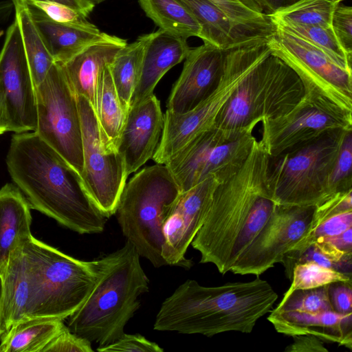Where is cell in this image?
I'll use <instances>...</instances> for the list:
<instances>
[{
    "mask_svg": "<svg viewBox=\"0 0 352 352\" xmlns=\"http://www.w3.org/2000/svg\"><path fill=\"white\" fill-rule=\"evenodd\" d=\"M94 111L107 144L117 149L128 111L118 97L109 64L98 78Z\"/></svg>",
    "mask_w": 352,
    "mask_h": 352,
    "instance_id": "obj_27",
    "label": "cell"
},
{
    "mask_svg": "<svg viewBox=\"0 0 352 352\" xmlns=\"http://www.w3.org/2000/svg\"><path fill=\"white\" fill-rule=\"evenodd\" d=\"M261 123L259 141L269 157L298 150L336 132L352 131V120L301 100L287 114Z\"/></svg>",
    "mask_w": 352,
    "mask_h": 352,
    "instance_id": "obj_16",
    "label": "cell"
},
{
    "mask_svg": "<svg viewBox=\"0 0 352 352\" xmlns=\"http://www.w3.org/2000/svg\"><path fill=\"white\" fill-rule=\"evenodd\" d=\"M4 34V32L3 30H0V37H1L3 36V34Z\"/></svg>",
    "mask_w": 352,
    "mask_h": 352,
    "instance_id": "obj_52",
    "label": "cell"
},
{
    "mask_svg": "<svg viewBox=\"0 0 352 352\" xmlns=\"http://www.w3.org/2000/svg\"><path fill=\"white\" fill-rule=\"evenodd\" d=\"M346 132H336L298 150L270 157L266 188L275 204L317 206L328 199V179Z\"/></svg>",
    "mask_w": 352,
    "mask_h": 352,
    "instance_id": "obj_9",
    "label": "cell"
},
{
    "mask_svg": "<svg viewBox=\"0 0 352 352\" xmlns=\"http://www.w3.org/2000/svg\"><path fill=\"white\" fill-rule=\"evenodd\" d=\"M65 326L63 320L53 318L20 321L1 336L0 352H43Z\"/></svg>",
    "mask_w": 352,
    "mask_h": 352,
    "instance_id": "obj_26",
    "label": "cell"
},
{
    "mask_svg": "<svg viewBox=\"0 0 352 352\" xmlns=\"http://www.w3.org/2000/svg\"><path fill=\"white\" fill-rule=\"evenodd\" d=\"M1 275L6 331L30 318L64 320L83 304L97 279L94 261L75 258L32 235L13 252Z\"/></svg>",
    "mask_w": 352,
    "mask_h": 352,
    "instance_id": "obj_1",
    "label": "cell"
},
{
    "mask_svg": "<svg viewBox=\"0 0 352 352\" xmlns=\"http://www.w3.org/2000/svg\"><path fill=\"white\" fill-rule=\"evenodd\" d=\"M77 99L82 140L80 176L91 200L108 219L116 213L129 175L118 151L105 142L90 102L81 96H77Z\"/></svg>",
    "mask_w": 352,
    "mask_h": 352,
    "instance_id": "obj_13",
    "label": "cell"
},
{
    "mask_svg": "<svg viewBox=\"0 0 352 352\" xmlns=\"http://www.w3.org/2000/svg\"><path fill=\"white\" fill-rule=\"evenodd\" d=\"M276 331L288 336L311 334L324 342L352 349V313L333 310L317 311H271L267 318Z\"/></svg>",
    "mask_w": 352,
    "mask_h": 352,
    "instance_id": "obj_20",
    "label": "cell"
},
{
    "mask_svg": "<svg viewBox=\"0 0 352 352\" xmlns=\"http://www.w3.org/2000/svg\"><path fill=\"white\" fill-rule=\"evenodd\" d=\"M309 261L334 269L351 277L352 254H344L323 243L315 242L300 252H287L281 263L285 267L286 276L292 280L294 267Z\"/></svg>",
    "mask_w": 352,
    "mask_h": 352,
    "instance_id": "obj_33",
    "label": "cell"
},
{
    "mask_svg": "<svg viewBox=\"0 0 352 352\" xmlns=\"http://www.w3.org/2000/svg\"><path fill=\"white\" fill-rule=\"evenodd\" d=\"M16 19L23 43L30 75L36 89L55 63L47 44L25 3H13Z\"/></svg>",
    "mask_w": 352,
    "mask_h": 352,
    "instance_id": "obj_28",
    "label": "cell"
},
{
    "mask_svg": "<svg viewBox=\"0 0 352 352\" xmlns=\"http://www.w3.org/2000/svg\"><path fill=\"white\" fill-rule=\"evenodd\" d=\"M262 12L270 16L276 12L284 9L299 0H254Z\"/></svg>",
    "mask_w": 352,
    "mask_h": 352,
    "instance_id": "obj_47",
    "label": "cell"
},
{
    "mask_svg": "<svg viewBox=\"0 0 352 352\" xmlns=\"http://www.w3.org/2000/svg\"><path fill=\"white\" fill-rule=\"evenodd\" d=\"M142 9L160 30L186 39L200 38L198 21L180 0H138Z\"/></svg>",
    "mask_w": 352,
    "mask_h": 352,
    "instance_id": "obj_30",
    "label": "cell"
},
{
    "mask_svg": "<svg viewBox=\"0 0 352 352\" xmlns=\"http://www.w3.org/2000/svg\"><path fill=\"white\" fill-rule=\"evenodd\" d=\"M34 132L80 175L83 171L82 129L77 95L58 63L35 89Z\"/></svg>",
    "mask_w": 352,
    "mask_h": 352,
    "instance_id": "obj_11",
    "label": "cell"
},
{
    "mask_svg": "<svg viewBox=\"0 0 352 352\" xmlns=\"http://www.w3.org/2000/svg\"><path fill=\"white\" fill-rule=\"evenodd\" d=\"M277 298L270 283L259 276L214 287L188 279L163 301L153 329L208 337L227 331L249 333Z\"/></svg>",
    "mask_w": 352,
    "mask_h": 352,
    "instance_id": "obj_4",
    "label": "cell"
},
{
    "mask_svg": "<svg viewBox=\"0 0 352 352\" xmlns=\"http://www.w3.org/2000/svg\"><path fill=\"white\" fill-rule=\"evenodd\" d=\"M153 36V32L143 34L126 44L109 64L118 97L127 111L139 80L146 48Z\"/></svg>",
    "mask_w": 352,
    "mask_h": 352,
    "instance_id": "obj_29",
    "label": "cell"
},
{
    "mask_svg": "<svg viewBox=\"0 0 352 352\" xmlns=\"http://www.w3.org/2000/svg\"><path fill=\"white\" fill-rule=\"evenodd\" d=\"M190 49L186 39L160 29L153 32L144 52L140 75L130 107L153 95L161 78L173 67L185 59Z\"/></svg>",
    "mask_w": 352,
    "mask_h": 352,
    "instance_id": "obj_21",
    "label": "cell"
},
{
    "mask_svg": "<svg viewBox=\"0 0 352 352\" xmlns=\"http://www.w3.org/2000/svg\"><path fill=\"white\" fill-rule=\"evenodd\" d=\"M8 123L6 116L5 113L4 107L3 100L0 94V135H2L5 132H8Z\"/></svg>",
    "mask_w": 352,
    "mask_h": 352,
    "instance_id": "obj_48",
    "label": "cell"
},
{
    "mask_svg": "<svg viewBox=\"0 0 352 352\" xmlns=\"http://www.w3.org/2000/svg\"><path fill=\"white\" fill-rule=\"evenodd\" d=\"M335 3H340L341 1H342L343 0H333Z\"/></svg>",
    "mask_w": 352,
    "mask_h": 352,
    "instance_id": "obj_51",
    "label": "cell"
},
{
    "mask_svg": "<svg viewBox=\"0 0 352 352\" xmlns=\"http://www.w3.org/2000/svg\"><path fill=\"white\" fill-rule=\"evenodd\" d=\"M99 352H163L157 343L147 340L140 334L124 333L118 340L107 345L98 346Z\"/></svg>",
    "mask_w": 352,
    "mask_h": 352,
    "instance_id": "obj_41",
    "label": "cell"
},
{
    "mask_svg": "<svg viewBox=\"0 0 352 352\" xmlns=\"http://www.w3.org/2000/svg\"><path fill=\"white\" fill-rule=\"evenodd\" d=\"M6 162L31 208L78 234L104 230L107 218L91 200L80 175L34 131L12 136Z\"/></svg>",
    "mask_w": 352,
    "mask_h": 352,
    "instance_id": "obj_3",
    "label": "cell"
},
{
    "mask_svg": "<svg viewBox=\"0 0 352 352\" xmlns=\"http://www.w3.org/2000/svg\"><path fill=\"white\" fill-rule=\"evenodd\" d=\"M163 126L164 114L154 94L129 108L117 146L128 175L153 158Z\"/></svg>",
    "mask_w": 352,
    "mask_h": 352,
    "instance_id": "obj_19",
    "label": "cell"
},
{
    "mask_svg": "<svg viewBox=\"0 0 352 352\" xmlns=\"http://www.w3.org/2000/svg\"><path fill=\"white\" fill-rule=\"evenodd\" d=\"M126 44L125 39L117 36L111 41L94 44L68 61L60 63L76 94L85 97L94 109L100 71Z\"/></svg>",
    "mask_w": 352,
    "mask_h": 352,
    "instance_id": "obj_23",
    "label": "cell"
},
{
    "mask_svg": "<svg viewBox=\"0 0 352 352\" xmlns=\"http://www.w3.org/2000/svg\"><path fill=\"white\" fill-rule=\"evenodd\" d=\"M274 25L291 32L321 50L338 65L352 72V58H350L340 47L331 28L298 24L271 19Z\"/></svg>",
    "mask_w": 352,
    "mask_h": 352,
    "instance_id": "obj_32",
    "label": "cell"
},
{
    "mask_svg": "<svg viewBox=\"0 0 352 352\" xmlns=\"http://www.w3.org/2000/svg\"><path fill=\"white\" fill-rule=\"evenodd\" d=\"M293 342L285 349L286 352H328L324 342L311 334H299L292 336Z\"/></svg>",
    "mask_w": 352,
    "mask_h": 352,
    "instance_id": "obj_45",
    "label": "cell"
},
{
    "mask_svg": "<svg viewBox=\"0 0 352 352\" xmlns=\"http://www.w3.org/2000/svg\"><path fill=\"white\" fill-rule=\"evenodd\" d=\"M210 176L182 192L163 226L162 256L168 265L189 269L185 254L206 217L212 192L219 183Z\"/></svg>",
    "mask_w": 352,
    "mask_h": 352,
    "instance_id": "obj_17",
    "label": "cell"
},
{
    "mask_svg": "<svg viewBox=\"0 0 352 352\" xmlns=\"http://www.w3.org/2000/svg\"><path fill=\"white\" fill-rule=\"evenodd\" d=\"M25 3L40 10L51 20L60 24L83 26L91 23L80 12L61 3L43 1H30Z\"/></svg>",
    "mask_w": 352,
    "mask_h": 352,
    "instance_id": "obj_39",
    "label": "cell"
},
{
    "mask_svg": "<svg viewBox=\"0 0 352 352\" xmlns=\"http://www.w3.org/2000/svg\"><path fill=\"white\" fill-rule=\"evenodd\" d=\"M182 191L164 164L146 166L125 184L116 211L122 234L155 267L162 256L163 226Z\"/></svg>",
    "mask_w": 352,
    "mask_h": 352,
    "instance_id": "obj_7",
    "label": "cell"
},
{
    "mask_svg": "<svg viewBox=\"0 0 352 352\" xmlns=\"http://www.w3.org/2000/svg\"><path fill=\"white\" fill-rule=\"evenodd\" d=\"M256 140L252 132L227 140L214 128L192 140L164 165L182 192L210 176L221 182L241 168Z\"/></svg>",
    "mask_w": 352,
    "mask_h": 352,
    "instance_id": "obj_12",
    "label": "cell"
},
{
    "mask_svg": "<svg viewBox=\"0 0 352 352\" xmlns=\"http://www.w3.org/2000/svg\"><path fill=\"white\" fill-rule=\"evenodd\" d=\"M140 255L126 241L124 246L94 261L97 279L83 304L68 317L67 327L103 346L113 342L140 307L138 297L148 292L149 279Z\"/></svg>",
    "mask_w": 352,
    "mask_h": 352,
    "instance_id": "obj_5",
    "label": "cell"
},
{
    "mask_svg": "<svg viewBox=\"0 0 352 352\" xmlns=\"http://www.w3.org/2000/svg\"><path fill=\"white\" fill-rule=\"evenodd\" d=\"M274 25L267 45L301 80L304 89L301 101L352 120V72L340 67L309 42Z\"/></svg>",
    "mask_w": 352,
    "mask_h": 352,
    "instance_id": "obj_8",
    "label": "cell"
},
{
    "mask_svg": "<svg viewBox=\"0 0 352 352\" xmlns=\"http://www.w3.org/2000/svg\"><path fill=\"white\" fill-rule=\"evenodd\" d=\"M350 228H352V210L330 216L311 229L289 252H300L319 239L338 235Z\"/></svg>",
    "mask_w": 352,
    "mask_h": 352,
    "instance_id": "obj_38",
    "label": "cell"
},
{
    "mask_svg": "<svg viewBox=\"0 0 352 352\" xmlns=\"http://www.w3.org/2000/svg\"><path fill=\"white\" fill-rule=\"evenodd\" d=\"M348 210H352V188L337 192L316 206L311 229L327 217Z\"/></svg>",
    "mask_w": 352,
    "mask_h": 352,
    "instance_id": "obj_42",
    "label": "cell"
},
{
    "mask_svg": "<svg viewBox=\"0 0 352 352\" xmlns=\"http://www.w3.org/2000/svg\"><path fill=\"white\" fill-rule=\"evenodd\" d=\"M93 352L91 342L72 332L67 326L47 344L43 352Z\"/></svg>",
    "mask_w": 352,
    "mask_h": 352,
    "instance_id": "obj_43",
    "label": "cell"
},
{
    "mask_svg": "<svg viewBox=\"0 0 352 352\" xmlns=\"http://www.w3.org/2000/svg\"><path fill=\"white\" fill-rule=\"evenodd\" d=\"M291 280V290L316 288L337 281L352 283L351 276L311 261L296 265Z\"/></svg>",
    "mask_w": 352,
    "mask_h": 352,
    "instance_id": "obj_35",
    "label": "cell"
},
{
    "mask_svg": "<svg viewBox=\"0 0 352 352\" xmlns=\"http://www.w3.org/2000/svg\"><path fill=\"white\" fill-rule=\"evenodd\" d=\"M269 155L257 139L241 168L217 184L204 222L191 245L200 263L230 271L275 207L266 188Z\"/></svg>",
    "mask_w": 352,
    "mask_h": 352,
    "instance_id": "obj_2",
    "label": "cell"
},
{
    "mask_svg": "<svg viewBox=\"0 0 352 352\" xmlns=\"http://www.w3.org/2000/svg\"><path fill=\"white\" fill-rule=\"evenodd\" d=\"M12 3L22 2L26 3L30 1H52L67 6L74 10L78 11L85 16H87L93 10L95 5L87 0H11Z\"/></svg>",
    "mask_w": 352,
    "mask_h": 352,
    "instance_id": "obj_46",
    "label": "cell"
},
{
    "mask_svg": "<svg viewBox=\"0 0 352 352\" xmlns=\"http://www.w3.org/2000/svg\"><path fill=\"white\" fill-rule=\"evenodd\" d=\"M327 292L333 311L342 314L352 313V283L333 282L328 285Z\"/></svg>",
    "mask_w": 352,
    "mask_h": 352,
    "instance_id": "obj_44",
    "label": "cell"
},
{
    "mask_svg": "<svg viewBox=\"0 0 352 352\" xmlns=\"http://www.w3.org/2000/svg\"><path fill=\"white\" fill-rule=\"evenodd\" d=\"M193 14L201 28L204 43L223 51L259 39L237 28L229 18L208 0H180Z\"/></svg>",
    "mask_w": 352,
    "mask_h": 352,
    "instance_id": "obj_25",
    "label": "cell"
},
{
    "mask_svg": "<svg viewBox=\"0 0 352 352\" xmlns=\"http://www.w3.org/2000/svg\"><path fill=\"white\" fill-rule=\"evenodd\" d=\"M327 289L328 285L311 289H288L274 309L280 311L333 310Z\"/></svg>",
    "mask_w": 352,
    "mask_h": 352,
    "instance_id": "obj_36",
    "label": "cell"
},
{
    "mask_svg": "<svg viewBox=\"0 0 352 352\" xmlns=\"http://www.w3.org/2000/svg\"><path fill=\"white\" fill-rule=\"evenodd\" d=\"M31 206L19 188L6 184L0 188V273L13 252L31 236Z\"/></svg>",
    "mask_w": 352,
    "mask_h": 352,
    "instance_id": "obj_24",
    "label": "cell"
},
{
    "mask_svg": "<svg viewBox=\"0 0 352 352\" xmlns=\"http://www.w3.org/2000/svg\"><path fill=\"white\" fill-rule=\"evenodd\" d=\"M0 94L8 131H34L37 124L35 89L15 19L6 30L0 51Z\"/></svg>",
    "mask_w": 352,
    "mask_h": 352,
    "instance_id": "obj_15",
    "label": "cell"
},
{
    "mask_svg": "<svg viewBox=\"0 0 352 352\" xmlns=\"http://www.w3.org/2000/svg\"><path fill=\"white\" fill-rule=\"evenodd\" d=\"M315 207L276 204L267 221L230 272L259 276L281 263L285 255L311 230Z\"/></svg>",
    "mask_w": 352,
    "mask_h": 352,
    "instance_id": "obj_14",
    "label": "cell"
},
{
    "mask_svg": "<svg viewBox=\"0 0 352 352\" xmlns=\"http://www.w3.org/2000/svg\"><path fill=\"white\" fill-rule=\"evenodd\" d=\"M331 28L342 49L352 58V8L338 4L332 14Z\"/></svg>",
    "mask_w": 352,
    "mask_h": 352,
    "instance_id": "obj_40",
    "label": "cell"
},
{
    "mask_svg": "<svg viewBox=\"0 0 352 352\" xmlns=\"http://www.w3.org/2000/svg\"><path fill=\"white\" fill-rule=\"evenodd\" d=\"M337 5L333 0H299L276 12L270 18L298 24L330 28L332 14Z\"/></svg>",
    "mask_w": 352,
    "mask_h": 352,
    "instance_id": "obj_34",
    "label": "cell"
},
{
    "mask_svg": "<svg viewBox=\"0 0 352 352\" xmlns=\"http://www.w3.org/2000/svg\"><path fill=\"white\" fill-rule=\"evenodd\" d=\"M352 188V131L345 133L334 166L330 173L328 198Z\"/></svg>",
    "mask_w": 352,
    "mask_h": 352,
    "instance_id": "obj_37",
    "label": "cell"
},
{
    "mask_svg": "<svg viewBox=\"0 0 352 352\" xmlns=\"http://www.w3.org/2000/svg\"><path fill=\"white\" fill-rule=\"evenodd\" d=\"M89 2L91 3L92 4L96 6L103 1H104L105 0H87Z\"/></svg>",
    "mask_w": 352,
    "mask_h": 352,
    "instance_id": "obj_50",
    "label": "cell"
},
{
    "mask_svg": "<svg viewBox=\"0 0 352 352\" xmlns=\"http://www.w3.org/2000/svg\"><path fill=\"white\" fill-rule=\"evenodd\" d=\"M175 82L166 110L184 113L206 99L217 88L223 73L224 51L208 44L190 48Z\"/></svg>",
    "mask_w": 352,
    "mask_h": 352,
    "instance_id": "obj_18",
    "label": "cell"
},
{
    "mask_svg": "<svg viewBox=\"0 0 352 352\" xmlns=\"http://www.w3.org/2000/svg\"><path fill=\"white\" fill-rule=\"evenodd\" d=\"M220 9L239 30L260 38H267L275 26L254 0H208Z\"/></svg>",
    "mask_w": 352,
    "mask_h": 352,
    "instance_id": "obj_31",
    "label": "cell"
},
{
    "mask_svg": "<svg viewBox=\"0 0 352 352\" xmlns=\"http://www.w3.org/2000/svg\"><path fill=\"white\" fill-rule=\"evenodd\" d=\"M262 56L261 50L251 44L224 51L222 76L214 91L188 112L166 111L162 136L153 157L156 164H164L192 140L216 128L221 110Z\"/></svg>",
    "mask_w": 352,
    "mask_h": 352,
    "instance_id": "obj_10",
    "label": "cell"
},
{
    "mask_svg": "<svg viewBox=\"0 0 352 352\" xmlns=\"http://www.w3.org/2000/svg\"><path fill=\"white\" fill-rule=\"evenodd\" d=\"M29 7L55 63H64L94 44L117 37L100 31L92 23L76 26L54 22L40 10Z\"/></svg>",
    "mask_w": 352,
    "mask_h": 352,
    "instance_id": "obj_22",
    "label": "cell"
},
{
    "mask_svg": "<svg viewBox=\"0 0 352 352\" xmlns=\"http://www.w3.org/2000/svg\"><path fill=\"white\" fill-rule=\"evenodd\" d=\"M3 278L0 273V338L3 333L6 331V329L3 326L2 320V302H3Z\"/></svg>",
    "mask_w": 352,
    "mask_h": 352,
    "instance_id": "obj_49",
    "label": "cell"
},
{
    "mask_svg": "<svg viewBox=\"0 0 352 352\" xmlns=\"http://www.w3.org/2000/svg\"><path fill=\"white\" fill-rule=\"evenodd\" d=\"M303 96L297 74L268 46L221 110L216 128L227 140L236 138L259 122L287 114Z\"/></svg>",
    "mask_w": 352,
    "mask_h": 352,
    "instance_id": "obj_6",
    "label": "cell"
}]
</instances>
